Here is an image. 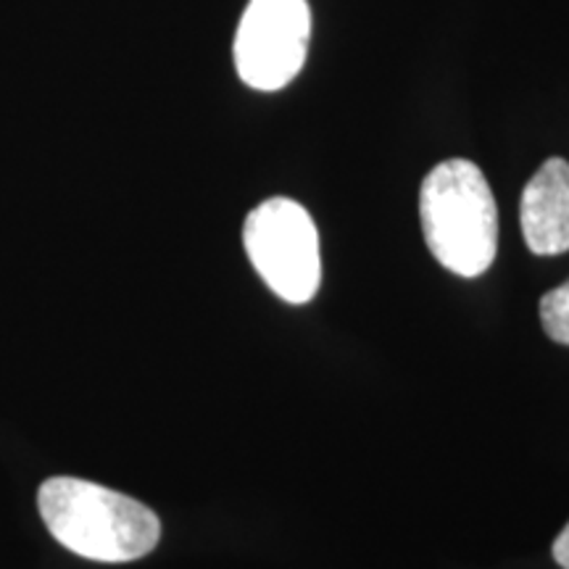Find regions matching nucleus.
Listing matches in <instances>:
<instances>
[{"label":"nucleus","mask_w":569,"mask_h":569,"mask_svg":"<svg viewBox=\"0 0 569 569\" xmlns=\"http://www.w3.org/2000/svg\"><path fill=\"white\" fill-rule=\"evenodd\" d=\"M522 238L536 256H559L569 251V161L553 159L525 184L519 203Z\"/></svg>","instance_id":"39448f33"},{"label":"nucleus","mask_w":569,"mask_h":569,"mask_svg":"<svg viewBox=\"0 0 569 569\" xmlns=\"http://www.w3.org/2000/svg\"><path fill=\"white\" fill-rule=\"evenodd\" d=\"M248 259L267 288L288 303H309L322 282V256L315 219L290 198H269L248 213Z\"/></svg>","instance_id":"7ed1b4c3"},{"label":"nucleus","mask_w":569,"mask_h":569,"mask_svg":"<svg viewBox=\"0 0 569 569\" xmlns=\"http://www.w3.org/2000/svg\"><path fill=\"white\" fill-rule=\"evenodd\" d=\"M425 243L438 264L459 277H480L498 251V209L478 163L448 159L419 190Z\"/></svg>","instance_id":"f03ea898"},{"label":"nucleus","mask_w":569,"mask_h":569,"mask_svg":"<svg viewBox=\"0 0 569 569\" xmlns=\"http://www.w3.org/2000/svg\"><path fill=\"white\" fill-rule=\"evenodd\" d=\"M311 40L306 0H248L234 32V69L248 88L282 90L303 69Z\"/></svg>","instance_id":"20e7f679"},{"label":"nucleus","mask_w":569,"mask_h":569,"mask_svg":"<svg viewBox=\"0 0 569 569\" xmlns=\"http://www.w3.org/2000/svg\"><path fill=\"white\" fill-rule=\"evenodd\" d=\"M551 553H553V559H557L559 567L569 569V522H567V528L559 532V538L553 540Z\"/></svg>","instance_id":"0eeeda50"},{"label":"nucleus","mask_w":569,"mask_h":569,"mask_svg":"<svg viewBox=\"0 0 569 569\" xmlns=\"http://www.w3.org/2000/svg\"><path fill=\"white\" fill-rule=\"evenodd\" d=\"M42 522L63 549L90 561L124 565L148 557L161 538V522L146 503L77 478L40 486Z\"/></svg>","instance_id":"f257e3e1"},{"label":"nucleus","mask_w":569,"mask_h":569,"mask_svg":"<svg viewBox=\"0 0 569 569\" xmlns=\"http://www.w3.org/2000/svg\"><path fill=\"white\" fill-rule=\"evenodd\" d=\"M540 322L553 343L569 346V280L540 298Z\"/></svg>","instance_id":"423d86ee"}]
</instances>
